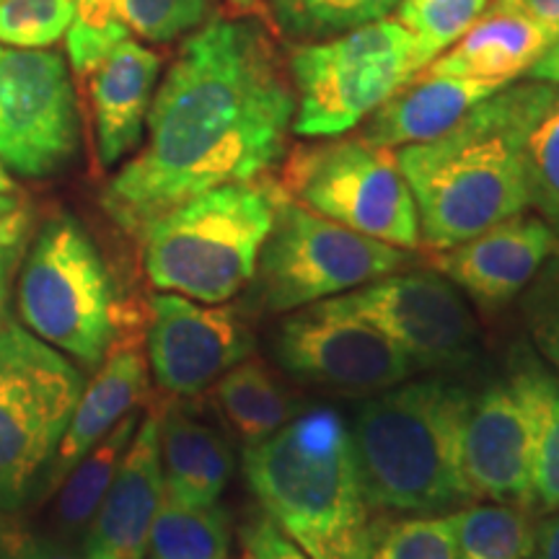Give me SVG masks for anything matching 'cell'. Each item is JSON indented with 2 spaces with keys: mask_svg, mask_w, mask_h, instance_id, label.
I'll return each instance as SVG.
<instances>
[{
  "mask_svg": "<svg viewBox=\"0 0 559 559\" xmlns=\"http://www.w3.org/2000/svg\"><path fill=\"white\" fill-rule=\"evenodd\" d=\"M296 94L260 24L213 19L181 45L148 111V140L102 194L124 234L185 200L260 179L283 158Z\"/></svg>",
  "mask_w": 559,
  "mask_h": 559,
  "instance_id": "1",
  "label": "cell"
},
{
  "mask_svg": "<svg viewBox=\"0 0 559 559\" xmlns=\"http://www.w3.org/2000/svg\"><path fill=\"white\" fill-rule=\"evenodd\" d=\"M498 83L456 75H436L419 70L391 99L366 120L360 135L381 148L400 151L404 145L428 143L449 132L469 111L498 94Z\"/></svg>",
  "mask_w": 559,
  "mask_h": 559,
  "instance_id": "21",
  "label": "cell"
},
{
  "mask_svg": "<svg viewBox=\"0 0 559 559\" xmlns=\"http://www.w3.org/2000/svg\"><path fill=\"white\" fill-rule=\"evenodd\" d=\"M148 394V358L135 340H115L99 362V370L83 386V394L75 404L66 432H62L58 451L47 474V489L58 487L86 453L94 449L111 428L135 412Z\"/></svg>",
  "mask_w": 559,
  "mask_h": 559,
  "instance_id": "20",
  "label": "cell"
},
{
  "mask_svg": "<svg viewBox=\"0 0 559 559\" xmlns=\"http://www.w3.org/2000/svg\"><path fill=\"white\" fill-rule=\"evenodd\" d=\"M404 249L349 230L285 194L257 262V296L290 313L402 270Z\"/></svg>",
  "mask_w": 559,
  "mask_h": 559,
  "instance_id": "10",
  "label": "cell"
},
{
  "mask_svg": "<svg viewBox=\"0 0 559 559\" xmlns=\"http://www.w3.org/2000/svg\"><path fill=\"white\" fill-rule=\"evenodd\" d=\"M472 391L451 381H404L360 404L349 428L370 510L436 515L474 502L464 474Z\"/></svg>",
  "mask_w": 559,
  "mask_h": 559,
  "instance_id": "3",
  "label": "cell"
},
{
  "mask_svg": "<svg viewBox=\"0 0 559 559\" xmlns=\"http://www.w3.org/2000/svg\"><path fill=\"white\" fill-rule=\"evenodd\" d=\"M164 492L185 506H213L226 492L234 474L228 440L187 409H160L158 417Z\"/></svg>",
  "mask_w": 559,
  "mask_h": 559,
  "instance_id": "22",
  "label": "cell"
},
{
  "mask_svg": "<svg viewBox=\"0 0 559 559\" xmlns=\"http://www.w3.org/2000/svg\"><path fill=\"white\" fill-rule=\"evenodd\" d=\"M215 402L243 445H257L296 417L288 389L260 358H247L215 381Z\"/></svg>",
  "mask_w": 559,
  "mask_h": 559,
  "instance_id": "24",
  "label": "cell"
},
{
  "mask_svg": "<svg viewBox=\"0 0 559 559\" xmlns=\"http://www.w3.org/2000/svg\"><path fill=\"white\" fill-rule=\"evenodd\" d=\"M83 376L21 324H0V513L16 510L52 464Z\"/></svg>",
  "mask_w": 559,
  "mask_h": 559,
  "instance_id": "8",
  "label": "cell"
},
{
  "mask_svg": "<svg viewBox=\"0 0 559 559\" xmlns=\"http://www.w3.org/2000/svg\"><path fill=\"white\" fill-rule=\"evenodd\" d=\"M11 190H13V181L9 174H5L3 164H0V192H11Z\"/></svg>",
  "mask_w": 559,
  "mask_h": 559,
  "instance_id": "42",
  "label": "cell"
},
{
  "mask_svg": "<svg viewBox=\"0 0 559 559\" xmlns=\"http://www.w3.org/2000/svg\"><path fill=\"white\" fill-rule=\"evenodd\" d=\"M526 79L559 86V34L555 37V41L547 47V52H544L542 58L534 62V68L528 70Z\"/></svg>",
  "mask_w": 559,
  "mask_h": 559,
  "instance_id": "40",
  "label": "cell"
},
{
  "mask_svg": "<svg viewBox=\"0 0 559 559\" xmlns=\"http://www.w3.org/2000/svg\"><path fill=\"white\" fill-rule=\"evenodd\" d=\"M138 412H130L120 423L111 428L109 436H104L99 443L83 456L68 477L62 479L58 502H55L52 523L58 531V539H81L83 531L88 528L91 519H94L96 508L102 506L104 495L115 479L117 469H120L124 453L130 449V440L138 430Z\"/></svg>",
  "mask_w": 559,
  "mask_h": 559,
  "instance_id": "25",
  "label": "cell"
},
{
  "mask_svg": "<svg viewBox=\"0 0 559 559\" xmlns=\"http://www.w3.org/2000/svg\"><path fill=\"white\" fill-rule=\"evenodd\" d=\"M326 300L376 326L417 370H459L479 355L477 319L440 272H391Z\"/></svg>",
  "mask_w": 559,
  "mask_h": 559,
  "instance_id": "11",
  "label": "cell"
},
{
  "mask_svg": "<svg viewBox=\"0 0 559 559\" xmlns=\"http://www.w3.org/2000/svg\"><path fill=\"white\" fill-rule=\"evenodd\" d=\"M0 559H83L60 539L32 534L26 528L0 526Z\"/></svg>",
  "mask_w": 559,
  "mask_h": 559,
  "instance_id": "38",
  "label": "cell"
},
{
  "mask_svg": "<svg viewBox=\"0 0 559 559\" xmlns=\"http://www.w3.org/2000/svg\"><path fill=\"white\" fill-rule=\"evenodd\" d=\"M275 358L311 386L360 396L400 386L417 370L376 326L330 300L290 311L277 326Z\"/></svg>",
  "mask_w": 559,
  "mask_h": 559,
  "instance_id": "12",
  "label": "cell"
},
{
  "mask_svg": "<svg viewBox=\"0 0 559 559\" xmlns=\"http://www.w3.org/2000/svg\"><path fill=\"white\" fill-rule=\"evenodd\" d=\"M531 559H559V510L536 526V547Z\"/></svg>",
  "mask_w": 559,
  "mask_h": 559,
  "instance_id": "39",
  "label": "cell"
},
{
  "mask_svg": "<svg viewBox=\"0 0 559 559\" xmlns=\"http://www.w3.org/2000/svg\"><path fill=\"white\" fill-rule=\"evenodd\" d=\"M130 32L120 21L104 16V13L79 3L73 24L68 29V55L70 66L79 75H88L107 55L128 39Z\"/></svg>",
  "mask_w": 559,
  "mask_h": 559,
  "instance_id": "35",
  "label": "cell"
},
{
  "mask_svg": "<svg viewBox=\"0 0 559 559\" xmlns=\"http://www.w3.org/2000/svg\"><path fill=\"white\" fill-rule=\"evenodd\" d=\"M510 383L519 391L531 425V508L559 510V376L531 355L513 360Z\"/></svg>",
  "mask_w": 559,
  "mask_h": 559,
  "instance_id": "23",
  "label": "cell"
},
{
  "mask_svg": "<svg viewBox=\"0 0 559 559\" xmlns=\"http://www.w3.org/2000/svg\"><path fill=\"white\" fill-rule=\"evenodd\" d=\"M26 330L86 368H99L117 334L111 277L86 228L70 215L47 221L26 247L19 277Z\"/></svg>",
  "mask_w": 559,
  "mask_h": 559,
  "instance_id": "7",
  "label": "cell"
},
{
  "mask_svg": "<svg viewBox=\"0 0 559 559\" xmlns=\"http://www.w3.org/2000/svg\"><path fill=\"white\" fill-rule=\"evenodd\" d=\"M153 559H230V519L226 508L185 506L164 492L151 528Z\"/></svg>",
  "mask_w": 559,
  "mask_h": 559,
  "instance_id": "28",
  "label": "cell"
},
{
  "mask_svg": "<svg viewBox=\"0 0 559 559\" xmlns=\"http://www.w3.org/2000/svg\"><path fill=\"white\" fill-rule=\"evenodd\" d=\"M243 477L262 513L311 559H368L370 506L349 428L334 409L304 412L247 445Z\"/></svg>",
  "mask_w": 559,
  "mask_h": 559,
  "instance_id": "4",
  "label": "cell"
},
{
  "mask_svg": "<svg viewBox=\"0 0 559 559\" xmlns=\"http://www.w3.org/2000/svg\"><path fill=\"white\" fill-rule=\"evenodd\" d=\"M521 309L536 349L559 376V254L523 290Z\"/></svg>",
  "mask_w": 559,
  "mask_h": 559,
  "instance_id": "34",
  "label": "cell"
},
{
  "mask_svg": "<svg viewBox=\"0 0 559 559\" xmlns=\"http://www.w3.org/2000/svg\"><path fill=\"white\" fill-rule=\"evenodd\" d=\"M513 3L521 5L536 21H542L544 26H549L551 32L559 34V0H513Z\"/></svg>",
  "mask_w": 559,
  "mask_h": 559,
  "instance_id": "41",
  "label": "cell"
},
{
  "mask_svg": "<svg viewBox=\"0 0 559 559\" xmlns=\"http://www.w3.org/2000/svg\"><path fill=\"white\" fill-rule=\"evenodd\" d=\"M528 83H510L449 132L396 151L415 198L419 239L443 251L531 207L523 171Z\"/></svg>",
  "mask_w": 559,
  "mask_h": 559,
  "instance_id": "2",
  "label": "cell"
},
{
  "mask_svg": "<svg viewBox=\"0 0 559 559\" xmlns=\"http://www.w3.org/2000/svg\"><path fill=\"white\" fill-rule=\"evenodd\" d=\"M239 542L241 559H311L264 513L243 523L239 531Z\"/></svg>",
  "mask_w": 559,
  "mask_h": 559,
  "instance_id": "37",
  "label": "cell"
},
{
  "mask_svg": "<svg viewBox=\"0 0 559 559\" xmlns=\"http://www.w3.org/2000/svg\"><path fill=\"white\" fill-rule=\"evenodd\" d=\"M285 37L321 41L391 16L400 0H267Z\"/></svg>",
  "mask_w": 559,
  "mask_h": 559,
  "instance_id": "29",
  "label": "cell"
},
{
  "mask_svg": "<svg viewBox=\"0 0 559 559\" xmlns=\"http://www.w3.org/2000/svg\"><path fill=\"white\" fill-rule=\"evenodd\" d=\"M456 559H531L536 526L528 508L479 500L453 510Z\"/></svg>",
  "mask_w": 559,
  "mask_h": 559,
  "instance_id": "27",
  "label": "cell"
},
{
  "mask_svg": "<svg viewBox=\"0 0 559 559\" xmlns=\"http://www.w3.org/2000/svg\"><path fill=\"white\" fill-rule=\"evenodd\" d=\"M75 0H0V41L13 50H45L73 24Z\"/></svg>",
  "mask_w": 559,
  "mask_h": 559,
  "instance_id": "33",
  "label": "cell"
},
{
  "mask_svg": "<svg viewBox=\"0 0 559 559\" xmlns=\"http://www.w3.org/2000/svg\"><path fill=\"white\" fill-rule=\"evenodd\" d=\"M368 559H456L453 513L404 515L373 526Z\"/></svg>",
  "mask_w": 559,
  "mask_h": 559,
  "instance_id": "32",
  "label": "cell"
},
{
  "mask_svg": "<svg viewBox=\"0 0 559 559\" xmlns=\"http://www.w3.org/2000/svg\"><path fill=\"white\" fill-rule=\"evenodd\" d=\"M283 192L313 213L400 249L423 247L415 198L396 153L362 135L296 148Z\"/></svg>",
  "mask_w": 559,
  "mask_h": 559,
  "instance_id": "9",
  "label": "cell"
},
{
  "mask_svg": "<svg viewBox=\"0 0 559 559\" xmlns=\"http://www.w3.org/2000/svg\"><path fill=\"white\" fill-rule=\"evenodd\" d=\"M423 68L415 37L389 19L298 45L290 55L293 132L300 138L345 135Z\"/></svg>",
  "mask_w": 559,
  "mask_h": 559,
  "instance_id": "6",
  "label": "cell"
},
{
  "mask_svg": "<svg viewBox=\"0 0 559 559\" xmlns=\"http://www.w3.org/2000/svg\"><path fill=\"white\" fill-rule=\"evenodd\" d=\"M257 3H260V0H230V5H234L236 11H251Z\"/></svg>",
  "mask_w": 559,
  "mask_h": 559,
  "instance_id": "43",
  "label": "cell"
},
{
  "mask_svg": "<svg viewBox=\"0 0 559 559\" xmlns=\"http://www.w3.org/2000/svg\"><path fill=\"white\" fill-rule=\"evenodd\" d=\"M523 171L528 202L559 230V86L531 81Z\"/></svg>",
  "mask_w": 559,
  "mask_h": 559,
  "instance_id": "26",
  "label": "cell"
},
{
  "mask_svg": "<svg viewBox=\"0 0 559 559\" xmlns=\"http://www.w3.org/2000/svg\"><path fill=\"white\" fill-rule=\"evenodd\" d=\"M104 16L120 21L130 34L148 41H171L198 29L213 0H79Z\"/></svg>",
  "mask_w": 559,
  "mask_h": 559,
  "instance_id": "31",
  "label": "cell"
},
{
  "mask_svg": "<svg viewBox=\"0 0 559 559\" xmlns=\"http://www.w3.org/2000/svg\"><path fill=\"white\" fill-rule=\"evenodd\" d=\"M79 148V117L58 52L0 50V164L50 177Z\"/></svg>",
  "mask_w": 559,
  "mask_h": 559,
  "instance_id": "13",
  "label": "cell"
},
{
  "mask_svg": "<svg viewBox=\"0 0 559 559\" xmlns=\"http://www.w3.org/2000/svg\"><path fill=\"white\" fill-rule=\"evenodd\" d=\"M559 254V230L539 215L519 213L456 247L436 251V272L481 309H500L534 283Z\"/></svg>",
  "mask_w": 559,
  "mask_h": 559,
  "instance_id": "15",
  "label": "cell"
},
{
  "mask_svg": "<svg viewBox=\"0 0 559 559\" xmlns=\"http://www.w3.org/2000/svg\"><path fill=\"white\" fill-rule=\"evenodd\" d=\"M160 409L138 423L120 469L81 536L83 559H145L151 528L164 500V466L158 443Z\"/></svg>",
  "mask_w": 559,
  "mask_h": 559,
  "instance_id": "17",
  "label": "cell"
},
{
  "mask_svg": "<svg viewBox=\"0 0 559 559\" xmlns=\"http://www.w3.org/2000/svg\"><path fill=\"white\" fill-rule=\"evenodd\" d=\"M464 474L474 502L531 508V425L513 383L495 381L472 394L464 423Z\"/></svg>",
  "mask_w": 559,
  "mask_h": 559,
  "instance_id": "16",
  "label": "cell"
},
{
  "mask_svg": "<svg viewBox=\"0 0 559 559\" xmlns=\"http://www.w3.org/2000/svg\"><path fill=\"white\" fill-rule=\"evenodd\" d=\"M557 34L513 0H492L456 45L430 62L428 73L510 86L547 52Z\"/></svg>",
  "mask_w": 559,
  "mask_h": 559,
  "instance_id": "18",
  "label": "cell"
},
{
  "mask_svg": "<svg viewBox=\"0 0 559 559\" xmlns=\"http://www.w3.org/2000/svg\"><path fill=\"white\" fill-rule=\"evenodd\" d=\"M32 239V207L16 194L0 192V324L5 317V304L13 275L24 262Z\"/></svg>",
  "mask_w": 559,
  "mask_h": 559,
  "instance_id": "36",
  "label": "cell"
},
{
  "mask_svg": "<svg viewBox=\"0 0 559 559\" xmlns=\"http://www.w3.org/2000/svg\"><path fill=\"white\" fill-rule=\"evenodd\" d=\"M158 73V55L128 37L86 75L102 166L120 164L138 148Z\"/></svg>",
  "mask_w": 559,
  "mask_h": 559,
  "instance_id": "19",
  "label": "cell"
},
{
  "mask_svg": "<svg viewBox=\"0 0 559 559\" xmlns=\"http://www.w3.org/2000/svg\"><path fill=\"white\" fill-rule=\"evenodd\" d=\"M283 187L267 179L207 190L140 230L143 267L160 293L228 304L254 280Z\"/></svg>",
  "mask_w": 559,
  "mask_h": 559,
  "instance_id": "5",
  "label": "cell"
},
{
  "mask_svg": "<svg viewBox=\"0 0 559 559\" xmlns=\"http://www.w3.org/2000/svg\"><path fill=\"white\" fill-rule=\"evenodd\" d=\"M148 366L158 389L171 396H194L254 353V334L226 304L158 293L148 306Z\"/></svg>",
  "mask_w": 559,
  "mask_h": 559,
  "instance_id": "14",
  "label": "cell"
},
{
  "mask_svg": "<svg viewBox=\"0 0 559 559\" xmlns=\"http://www.w3.org/2000/svg\"><path fill=\"white\" fill-rule=\"evenodd\" d=\"M492 0H400V24L417 41L425 68L472 29Z\"/></svg>",
  "mask_w": 559,
  "mask_h": 559,
  "instance_id": "30",
  "label": "cell"
}]
</instances>
